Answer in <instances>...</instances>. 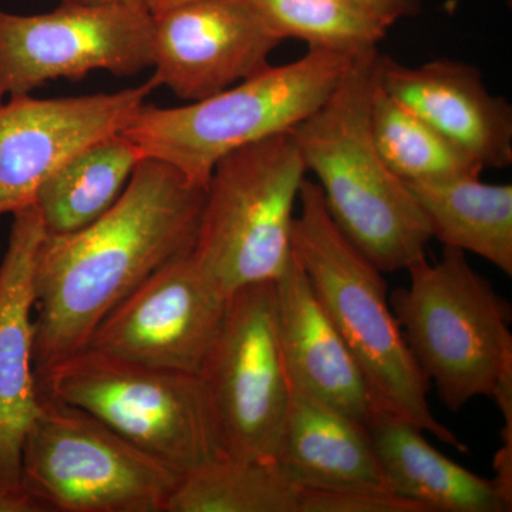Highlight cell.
<instances>
[{"label": "cell", "instance_id": "6da1fadb", "mask_svg": "<svg viewBox=\"0 0 512 512\" xmlns=\"http://www.w3.org/2000/svg\"><path fill=\"white\" fill-rule=\"evenodd\" d=\"M204 197L173 165L143 158L99 220L45 235L35 268L36 380L86 349L101 320L154 272L191 252Z\"/></svg>", "mask_w": 512, "mask_h": 512}, {"label": "cell", "instance_id": "7a4b0ae2", "mask_svg": "<svg viewBox=\"0 0 512 512\" xmlns=\"http://www.w3.org/2000/svg\"><path fill=\"white\" fill-rule=\"evenodd\" d=\"M379 49L356 56L338 87L291 130L330 217L382 272L407 271L433 235L412 190L380 157L369 123Z\"/></svg>", "mask_w": 512, "mask_h": 512}, {"label": "cell", "instance_id": "3957f363", "mask_svg": "<svg viewBox=\"0 0 512 512\" xmlns=\"http://www.w3.org/2000/svg\"><path fill=\"white\" fill-rule=\"evenodd\" d=\"M298 201L301 212L293 220V255L355 357L376 409L467 453L463 440L431 412L429 380L394 316L383 272L340 231L318 184L305 178Z\"/></svg>", "mask_w": 512, "mask_h": 512}, {"label": "cell", "instance_id": "277c9868", "mask_svg": "<svg viewBox=\"0 0 512 512\" xmlns=\"http://www.w3.org/2000/svg\"><path fill=\"white\" fill-rule=\"evenodd\" d=\"M355 57L309 49L295 62L269 64L224 92L187 106L143 104L121 133L144 158L173 165L190 183L205 188L221 158L288 133L311 116Z\"/></svg>", "mask_w": 512, "mask_h": 512}, {"label": "cell", "instance_id": "5b68a950", "mask_svg": "<svg viewBox=\"0 0 512 512\" xmlns=\"http://www.w3.org/2000/svg\"><path fill=\"white\" fill-rule=\"evenodd\" d=\"M410 282L390 295L392 311L421 372L451 412L491 397L512 370V309L466 252L444 248L409 269Z\"/></svg>", "mask_w": 512, "mask_h": 512}, {"label": "cell", "instance_id": "8992f818", "mask_svg": "<svg viewBox=\"0 0 512 512\" xmlns=\"http://www.w3.org/2000/svg\"><path fill=\"white\" fill-rule=\"evenodd\" d=\"M306 173L291 131L238 148L215 165L191 255L228 295L275 282L285 271Z\"/></svg>", "mask_w": 512, "mask_h": 512}, {"label": "cell", "instance_id": "52a82bcc", "mask_svg": "<svg viewBox=\"0 0 512 512\" xmlns=\"http://www.w3.org/2000/svg\"><path fill=\"white\" fill-rule=\"evenodd\" d=\"M37 387L47 397L93 414L178 476L224 453L201 376L84 349L39 377Z\"/></svg>", "mask_w": 512, "mask_h": 512}, {"label": "cell", "instance_id": "ba28073f", "mask_svg": "<svg viewBox=\"0 0 512 512\" xmlns=\"http://www.w3.org/2000/svg\"><path fill=\"white\" fill-rule=\"evenodd\" d=\"M180 480L93 414L40 393L22 483L43 512H167Z\"/></svg>", "mask_w": 512, "mask_h": 512}, {"label": "cell", "instance_id": "9c48e42d", "mask_svg": "<svg viewBox=\"0 0 512 512\" xmlns=\"http://www.w3.org/2000/svg\"><path fill=\"white\" fill-rule=\"evenodd\" d=\"M201 379L224 453L278 461L291 384L279 342L274 282L232 293Z\"/></svg>", "mask_w": 512, "mask_h": 512}, {"label": "cell", "instance_id": "30bf717a", "mask_svg": "<svg viewBox=\"0 0 512 512\" xmlns=\"http://www.w3.org/2000/svg\"><path fill=\"white\" fill-rule=\"evenodd\" d=\"M153 67V16L147 6L63 0L55 10L16 15L0 9V89L28 96L56 79L96 70L136 76Z\"/></svg>", "mask_w": 512, "mask_h": 512}, {"label": "cell", "instance_id": "8fae6325", "mask_svg": "<svg viewBox=\"0 0 512 512\" xmlns=\"http://www.w3.org/2000/svg\"><path fill=\"white\" fill-rule=\"evenodd\" d=\"M229 299L191 252L154 272L101 320L86 349L167 372L201 376Z\"/></svg>", "mask_w": 512, "mask_h": 512}, {"label": "cell", "instance_id": "7c38bea8", "mask_svg": "<svg viewBox=\"0 0 512 512\" xmlns=\"http://www.w3.org/2000/svg\"><path fill=\"white\" fill-rule=\"evenodd\" d=\"M153 16L151 86L207 99L262 72L282 40L251 0H190Z\"/></svg>", "mask_w": 512, "mask_h": 512}, {"label": "cell", "instance_id": "4fadbf2b", "mask_svg": "<svg viewBox=\"0 0 512 512\" xmlns=\"http://www.w3.org/2000/svg\"><path fill=\"white\" fill-rule=\"evenodd\" d=\"M153 90L147 82L62 99L10 97L0 107V217L35 204L47 178L74 154L121 133Z\"/></svg>", "mask_w": 512, "mask_h": 512}, {"label": "cell", "instance_id": "5bb4252c", "mask_svg": "<svg viewBox=\"0 0 512 512\" xmlns=\"http://www.w3.org/2000/svg\"><path fill=\"white\" fill-rule=\"evenodd\" d=\"M0 264V512H43L22 483V450L40 406L33 367L37 252L46 235L35 204L13 212Z\"/></svg>", "mask_w": 512, "mask_h": 512}, {"label": "cell", "instance_id": "9a60e30c", "mask_svg": "<svg viewBox=\"0 0 512 512\" xmlns=\"http://www.w3.org/2000/svg\"><path fill=\"white\" fill-rule=\"evenodd\" d=\"M377 79L402 106L484 168L512 164L511 104L487 89L474 64L441 57L409 67L380 53Z\"/></svg>", "mask_w": 512, "mask_h": 512}, {"label": "cell", "instance_id": "2e32d148", "mask_svg": "<svg viewBox=\"0 0 512 512\" xmlns=\"http://www.w3.org/2000/svg\"><path fill=\"white\" fill-rule=\"evenodd\" d=\"M274 285L289 384L367 426L377 409L365 376L293 252Z\"/></svg>", "mask_w": 512, "mask_h": 512}, {"label": "cell", "instance_id": "e0dca14e", "mask_svg": "<svg viewBox=\"0 0 512 512\" xmlns=\"http://www.w3.org/2000/svg\"><path fill=\"white\" fill-rule=\"evenodd\" d=\"M278 463L303 490H390L365 424L291 386Z\"/></svg>", "mask_w": 512, "mask_h": 512}, {"label": "cell", "instance_id": "ac0fdd59", "mask_svg": "<svg viewBox=\"0 0 512 512\" xmlns=\"http://www.w3.org/2000/svg\"><path fill=\"white\" fill-rule=\"evenodd\" d=\"M366 427L390 488L426 512L512 510L493 480L444 456L409 421L376 410Z\"/></svg>", "mask_w": 512, "mask_h": 512}, {"label": "cell", "instance_id": "d6986e66", "mask_svg": "<svg viewBox=\"0 0 512 512\" xmlns=\"http://www.w3.org/2000/svg\"><path fill=\"white\" fill-rule=\"evenodd\" d=\"M426 215L433 239L471 252L512 276V185L480 177L407 184Z\"/></svg>", "mask_w": 512, "mask_h": 512}, {"label": "cell", "instance_id": "ffe728a7", "mask_svg": "<svg viewBox=\"0 0 512 512\" xmlns=\"http://www.w3.org/2000/svg\"><path fill=\"white\" fill-rule=\"evenodd\" d=\"M143 158L123 133L74 154L37 192L35 205L46 234H72L99 220L119 200Z\"/></svg>", "mask_w": 512, "mask_h": 512}, {"label": "cell", "instance_id": "44dd1931", "mask_svg": "<svg viewBox=\"0 0 512 512\" xmlns=\"http://www.w3.org/2000/svg\"><path fill=\"white\" fill-rule=\"evenodd\" d=\"M302 491L276 460L222 453L181 477L167 512H299Z\"/></svg>", "mask_w": 512, "mask_h": 512}, {"label": "cell", "instance_id": "7402d4cb", "mask_svg": "<svg viewBox=\"0 0 512 512\" xmlns=\"http://www.w3.org/2000/svg\"><path fill=\"white\" fill-rule=\"evenodd\" d=\"M369 123L380 157L404 184L481 177L485 170L466 151L390 96L377 79V66Z\"/></svg>", "mask_w": 512, "mask_h": 512}, {"label": "cell", "instance_id": "603a6c76", "mask_svg": "<svg viewBox=\"0 0 512 512\" xmlns=\"http://www.w3.org/2000/svg\"><path fill=\"white\" fill-rule=\"evenodd\" d=\"M282 42L359 56L379 49L392 26L353 0H251Z\"/></svg>", "mask_w": 512, "mask_h": 512}, {"label": "cell", "instance_id": "cb8c5ba5", "mask_svg": "<svg viewBox=\"0 0 512 512\" xmlns=\"http://www.w3.org/2000/svg\"><path fill=\"white\" fill-rule=\"evenodd\" d=\"M299 512H426L420 504L390 490L346 488L303 490Z\"/></svg>", "mask_w": 512, "mask_h": 512}, {"label": "cell", "instance_id": "d4e9b609", "mask_svg": "<svg viewBox=\"0 0 512 512\" xmlns=\"http://www.w3.org/2000/svg\"><path fill=\"white\" fill-rule=\"evenodd\" d=\"M491 397L500 407L504 419L503 446L495 454L493 481L498 490L512 501V370L501 377Z\"/></svg>", "mask_w": 512, "mask_h": 512}, {"label": "cell", "instance_id": "484cf974", "mask_svg": "<svg viewBox=\"0 0 512 512\" xmlns=\"http://www.w3.org/2000/svg\"><path fill=\"white\" fill-rule=\"evenodd\" d=\"M353 2L375 13L392 28L399 20L414 18L421 12L420 0H353Z\"/></svg>", "mask_w": 512, "mask_h": 512}, {"label": "cell", "instance_id": "4316f807", "mask_svg": "<svg viewBox=\"0 0 512 512\" xmlns=\"http://www.w3.org/2000/svg\"><path fill=\"white\" fill-rule=\"evenodd\" d=\"M185 2H190V0H146L151 15L164 12V10L174 8V6L183 5Z\"/></svg>", "mask_w": 512, "mask_h": 512}, {"label": "cell", "instance_id": "83f0119b", "mask_svg": "<svg viewBox=\"0 0 512 512\" xmlns=\"http://www.w3.org/2000/svg\"><path fill=\"white\" fill-rule=\"evenodd\" d=\"M77 2H83V3H130V5L147 6L146 0H77Z\"/></svg>", "mask_w": 512, "mask_h": 512}, {"label": "cell", "instance_id": "f1b7e54d", "mask_svg": "<svg viewBox=\"0 0 512 512\" xmlns=\"http://www.w3.org/2000/svg\"><path fill=\"white\" fill-rule=\"evenodd\" d=\"M5 96H6V94L3 93L2 89H0V107H2L3 104H5V101H3V99H5Z\"/></svg>", "mask_w": 512, "mask_h": 512}, {"label": "cell", "instance_id": "f546056e", "mask_svg": "<svg viewBox=\"0 0 512 512\" xmlns=\"http://www.w3.org/2000/svg\"><path fill=\"white\" fill-rule=\"evenodd\" d=\"M508 3H511V0H508Z\"/></svg>", "mask_w": 512, "mask_h": 512}]
</instances>
